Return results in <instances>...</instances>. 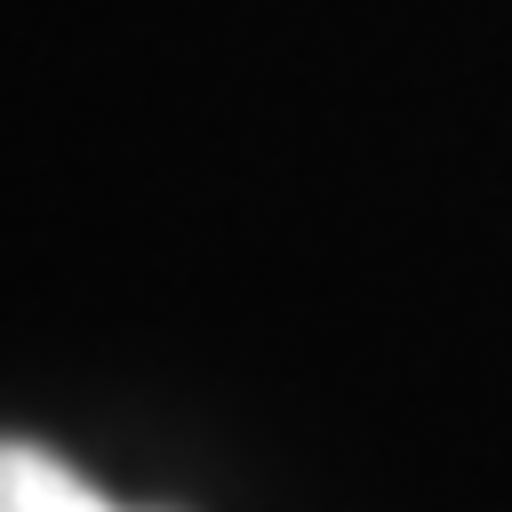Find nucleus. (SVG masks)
<instances>
[{"instance_id":"nucleus-1","label":"nucleus","mask_w":512,"mask_h":512,"mask_svg":"<svg viewBox=\"0 0 512 512\" xmlns=\"http://www.w3.org/2000/svg\"><path fill=\"white\" fill-rule=\"evenodd\" d=\"M0 512H128L40 440H0Z\"/></svg>"}]
</instances>
